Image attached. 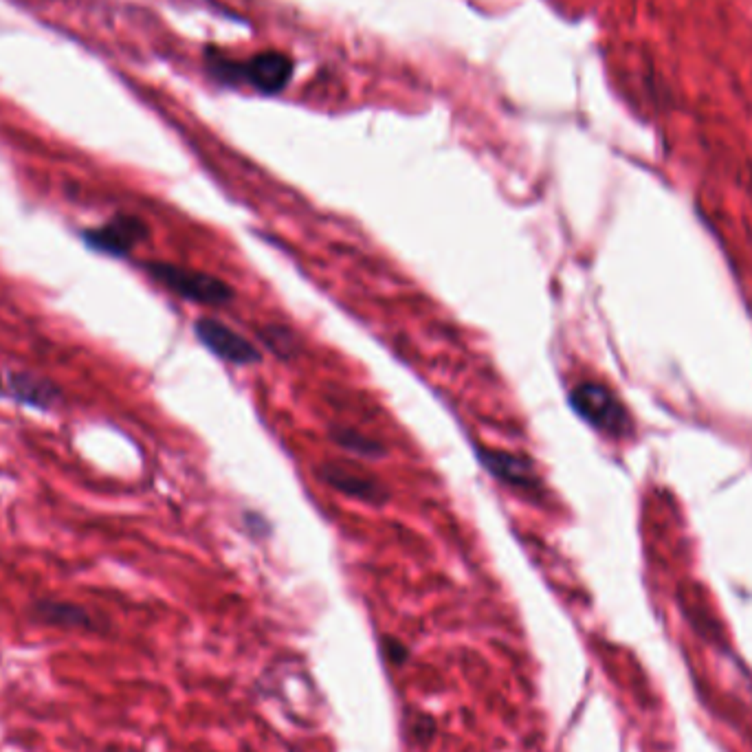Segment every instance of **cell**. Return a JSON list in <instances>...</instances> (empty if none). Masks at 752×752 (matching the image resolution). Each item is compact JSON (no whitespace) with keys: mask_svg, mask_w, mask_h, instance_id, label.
<instances>
[{"mask_svg":"<svg viewBox=\"0 0 752 752\" xmlns=\"http://www.w3.org/2000/svg\"><path fill=\"white\" fill-rule=\"evenodd\" d=\"M207 66L218 80L227 84H247L253 91L271 95L280 93L293 75V62L284 53H260L249 60H229L225 55L209 53Z\"/></svg>","mask_w":752,"mask_h":752,"instance_id":"obj_1","label":"cell"},{"mask_svg":"<svg viewBox=\"0 0 752 752\" xmlns=\"http://www.w3.org/2000/svg\"><path fill=\"white\" fill-rule=\"evenodd\" d=\"M143 269L152 280L163 284L165 289L176 293L187 302L203 306H225L234 300V289L216 275L192 271L170 262H146Z\"/></svg>","mask_w":752,"mask_h":752,"instance_id":"obj_2","label":"cell"},{"mask_svg":"<svg viewBox=\"0 0 752 752\" xmlns=\"http://www.w3.org/2000/svg\"><path fill=\"white\" fill-rule=\"evenodd\" d=\"M570 405L585 423L607 436L625 438L632 431V418H629L625 405L601 383L588 381L574 387L570 392Z\"/></svg>","mask_w":752,"mask_h":752,"instance_id":"obj_3","label":"cell"},{"mask_svg":"<svg viewBox=\"0 0 752 752\" xmlns=\"http://www.w3.org/2000/svg\"><path fill=\"white\" fill-rule=\"evenodd\" d=\"M150 229L137 216H115L108 223L82 231V240L88 249H93L102 256L126 258L128 253L141 245L148 238Z\"/></svg>","mask_w":752,"mask_h":752,"instance_id":"obj_4","label":"cell"},{"mask_svg":"<svg viewBox=\"0 0 752 752\" xmlns=\"http://www.w3.org/2000/svg\"><path fill=\"white\" fill-rule=\"evenodd\" d=\"M194 333L198 341L218 359L234 363V366H253V363H260V350L253 346L251 341L238 335L236 330L216 322V319H198L194 324Z\"/></svg>","mask_w":752,"mask_h":752,"instance_id":"obj_5","label":"cell"},{"mask_svg":"<svg viewBox=\"0 0 752 752\" xmlns=\"http://www.w3.org/2000/svg\"><path fill=\"white\" fill-rule=\"evenodd\" d=\"M478 456H480L482 467L489 471L493 478H497L508 486H513V489L530 493V495H535L541 489V480L535 473L533 462L517 456V453L482 449Z\"/></svg>","mask_w":752,"mask_h":752,"instance_id":"obj_6","label":"cell"},{"mask_svg":"<svg viewBox=\"0 0 752 752\" xmlns=\"http://www.w3.org/2000/svg\"><path fill=\"white\" fill-rule=\"evenodd\" d=\"M322 480L328 486H333L335 491L344 493L348 497H355V500H361V502L385 504L387 497H390V493H387V489L379 480H374L372 475H368L361 469L346 467V464H337V462L324 464Z\"/></svg>","mask_w":752,"mask_h":752,"instance_id":"obj_7","label":"cell"},{"mask_svg":"<svg viewBox=\"0 0 752 752\" xmlns=\"http://www.w3.org/2000/svg\"><path fill=\"white\" fill-rule=\"evenodd\" d=\"M33 616L44 625L64 629H99L93 614L84 607L64 601H38L33 605Z\"/></svg>","mask_w":752,"mask_h":752,"instance_id":"obj_8","label":"cell"},{"mask_svg":"<svg viewBox=\"0 0 752 752\" xmlns=\"http://www.w3.org/2000/svg\"><path fill=\"white\" fill-rule=\"evenodd\" d=\"M11 394L16 401L36 409H51L60 401V390L51 381L31 374H14L9 379Z\"/></svg>","mask_w":752,"mask_h":752,"instance_id":"obj_9","label":"cell"},{"mask_svg":"<svg viewBox=\"0 0 752 752\" xmlns=\"http://www.w3.org/2000/svg\"><path fill=\"white\" fill-rule=\"evenodd\" d=\"M333 440L337 442L339 447H344L346 451L355 453V456L359 458H383L385 456V449L381 442H376L368 436L359 434V431L355 429H348V427H341V429H335L333 431Z\"/></svg>","mask_w":752,"mask_h":752,"instance_id":"obj_10","label":"cell"},{"mask_svg":"<svg viewBox=\"0 0 752 752\" xmlns=\"http://www.w3.org/2000/svg\"><path fill=\"white\" fill-rule=\"evenodd\" d=\"M260 337L264 344H267L275 355L282 357V359H291L297 348H300V344H297L295 335L291 333L289 328H282V326H273L269 324L264 330H260Z\"/></svg>","mask_w":752,"mask_h":752,"instance_id":"obj_11","label":"cell"},{"mask_svg":"<svg viewBox=\"0 0 752 752\" xmlns=\"http://www.w3.org/2000/svg\"><path fill=\"white\" fill-rule=\"evenodd\" d=\"M383 651H385V656L394 662V665H403V662L409 658L407 647L398 643L396 638H383Z\"/></svg>","mask_w":752,"mask_h":752,"instance_id":"obj_12","label":"cell"},{"mask_svg":"<svg viewBox=\"0 0 752 752\" xmlns=\"http://www.w3.org/2000/svg\"><path fill=\"white\" fill-rule=\"evenodd\" d=\"M434 731H436L434 717L420 715L418 720L414 722V737L418 739V742H429L431 735H434Z\"/></svg>","mask_w":752,"mask_h":752,"instance_id":"obj_13","label":"cell"},{"mask_svg":"<svg viewBox=\"0 0 752 752\" xmlns=\"http://www.w3.org/2000/svg\"><path fill=\"white\" fill-rule=\"evenodd\" d=\"M750 190H752V172H750Z\"/></svg>","mask_w":752,"mask_h":752,"instance_id":"obj_14","label":"cell"}]
</instances>
